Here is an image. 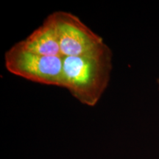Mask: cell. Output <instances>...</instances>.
<instances>
[{
  "mask_svg": "<svg viewBox=\"0 0 159 159\" xmlns=\"http://www.w3.org/2000/svg\"><path fill=\"white\" fill-rule=\"evenodd\" d=\"M51 15L63 57L86 54L105 43L77 16L66 11H55Z\"/></svg>",
  "mask_w": 159,
  "mask_h": 159,
  "instance_id": "3",
  "label": "cell"
},
{
  "mask_svg": "<svg viewBox=\"0 0 159 159\" xmlns=\"http://www.w3.org/2000/svg\"><path fill=\"white\" fill-rule=\"evenodd\" d=\"M112 69V52L103 43L78 56L63 57V88L80 102L96 105L108 87Z\"/></svg>",
  "mask_w": 159,
  "mask_h": 159,
  "instance_id": "1",
  "label": "cell"
},
{
  "mask_svg": "<svg viewBox=\"0 0 159 159\" xmlns=\"http://www.w3.org/2000/svg\"><path fill=\"white\" fill-rule=\"evenodd\" d=\"M157 84H158V89H159V78H158V79H157Z\"/></svg>",
  "mask_w": 159,
  "mask_h": 159,
  "instance_id": "5",
  "label": "cell"
},
{
  "mask_svg": "<svg viewBox=\"0 0 159 159\" xmlns=\"http://www.w3.org/2000/svg\"><path fill=\"white\" fill-rule=\"evenodd\" d=\"M27 50L43 56L63 57L52 16L49 14L42 25L20 42Z\"/></svg>",
  "mask_w": 159,
  "mask_h": 159,
  "instance_id": "4",
  "label": "cell"
},
{
  "mask_svg": "<svg viewBox=\"0 0 159 159\" xmlns=\"http://www.w3.org/2000/svg\"><path fill=\"white\" fill-rule=\"evenodd\" d=\"M63 57L43 56L16 43L5 52V65L11 74L32 82L63 88Z\"/></svg>",
  "mask_w": 159,
  "mask_h": 159,
  "instance_id": "2",
  "label": "cell"
}]
</instances>
